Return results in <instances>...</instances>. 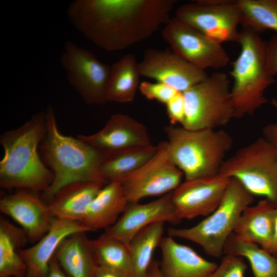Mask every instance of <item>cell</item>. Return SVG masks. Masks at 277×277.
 Listing matches in <instances>:
<instances>
[{
  "instance_id": "6da1fadb",
  "label": "cell",
  "mask_w": 277,
  "mask_h": 277,
  "mask_svg": "<svg viewBox=\"0 0 277 277\" xmlns=\"http://www.w3.org/2000/svg\"><path fill=\"white\" fill-rule=\"evenodd\" d=\"M174 0H75L67 9L73 26L109 52L126 49L153 35L170 18Z\"/></svg>"
},
{
  "instance_id": "7a4b0ae2",
  "label": "cell",
  "mask_w": 277,
  "mask_h": 277,
  "mask_svg": "<svg viewBox=\"0 0 277 277\" xmlns=\"http://www.w3.org/2000/svg\"><path fill=\"white\" fill-rule=\"evenodd\" d=\"M45 113L46 130L39 149L53 179L43 192L44 201L48 202L60 189L72 183L92 182L105 185L100 168L105 155L78 136L62 134L52 106Z\"/></svg>"
},
{
  "instance_id": "3957f363",
  "label": "cell",
  "mask_w": 277,
  "mask_h": 277,
  "mask_svg": "<svg viewBox=\"0 0 277 277\" xmlns=\"http://www.w3.org/2000/svg\"><path fill=\"white\" fill-rule=\"evenodd\" d=\"M46 130L45 113L39 112L1 135L4 152L0 161L1 188L43 192L50 186L53 175L38 152Z\"/></svg>"
},
{
  "instance_id": "277c9868",
  "label": "cell",
  "mask_w": 277,
  "mask_h": 277,
  "mask_svg": "<svg viewBox=\"0 0 277 277\" xmlns=\"http://www.w3.org/2000/svg\"><path fill=\"white\" fill-rule=\"evenodd\" d=\"M164 131L171 158L185 180L218 174L233 144L231 135L220 129L189 130L170 125Z\"/></svg>"
},
{
  "instance_id": "5b68a950",
  "label": "cell",
  "mask_w": 277,
  "mask_h": 277,
  "mask_svg": "<svg viewBox=\"0 0 277 277\" xmlns=\"http://www.w3.org/2000/svg\"><path fill=\"white\" fill-rule=\"evenodd\" d=\"M238 43L240 53L230 71L233 80L230 94L237 118L253 114L267 103L265 91L274 82L267 68L266 42L259 34L243 27Z\"/></svg>"
},
{
  "instance_id": "8992f818",
  "label": "cell",
  "mask_w": 277,
  "mask_h": 277,
  "mask_svg": "<svg viewBox=\"0 0 277 277\" xmlns=\"http://www.w3.org/2000/svg\"><path fill=\"white\" fill-rule=\"evenodd\" d=\"M254 197L238 181L230 179L220 204L211 213L191 227L169 228L168 234L197 244L207 254L219 258L243 212L253 202Z\"/></svg>"
},
{
  "instance_id": "52a82bcc",
  "label": "cell",
  "mask_w": 277,
  "mask_h": 277,
  "mask_svg": "<svg viewBox=\"0 0 277 277\" xmlns=\"http://www.w3.org/2000/svg\"><path fill=\"white\" fill-rule=\"evenodd\" d=\"M277 206V152L263 136L225 160L219 173Z\"/></svg>"
},
{
  "instance_id": "ba28073f",
  "label": "cell",
  "mask_w": 277,
  "mask_h": 277,
  "mask_svg": "<svg viewBox=\"0 0 277 277\" xmlns=\"http://www.w3.org/2000/svg\"><path fill=\"white\" fill-rule=\"evenodd\" d=\"M230 89L227 74L217 72L183 92L185 116L181 126L201 130L228 124L235 118Z\"/></svg>"
},
{
  "instance_id": "9c48e42d",
  "label": "cell",
  "mask_w": 277,
  "mask_h": 277,
  "mask_svg": "<svg viewBox=\"0 0 277 277\" xmlns=\"http://www.w3.org/2000/svg\"><path fill=\"white\" fill-rule=\"evenodd\" d=\"M174 17L218 43H238L241 18L236 1H195L177 7Z\"/></svg>"
},
{
  "instance_id": "30bf717a",
  "label": "cell",
  "mask_w": 277,
  "mask_h": 277,
  "mask_svg": "<svg viewBox=\"0 0 277 277\" xmlns=\"http://www.w3.org/2000/svg\"><path fill=\"white\" fill-rule=\"evenodd\" d=\"M182 172L170 155L166 141L157 144L155 154L120 182L129 203L145 197L162 196L173 191L182 183Z\"/></svg>"
},
{
  "instance_id": "8fae6325",
  "label": "cell",
  "mask_w": 277,
  "mask_h": 277,
  "mask_svg": "<svg viewBox=\"0 0 277 277\" xmlns=\"http://www.w3.org/2000/svg\"><path fill=\"white\" fill-rule=\"evenodd\" d=\"M60 62L70 85L85 103L101 105L107 102L106 90L111 66L72 41L65 44Z\"/></svg>"
},
{
  "instance_id": "7c38bea8",
  "label": "cell",
  "mask_w": 277,
  "mask_h": 277,
  "mask_svg": "<svg viewBox=\"0 0 277 277\" xmlns=\"http://www.w3.org/2000/svg\"><path fill=\"white\" fill-rule=\"evenodd\" d=\"M162 36L171 51L202 70L222 68L230 62V57L222 44L174 16L164 25Z\"/></svg>"
},
{
  "instance_id": "4fadbf2b",
  "label": "cell",
  "mask_w": 277,
  "mask_h": 277,
  "mask_svg": "<svg viewBox=\"0 0 277 277\" xmlns=\"http://www.w3.org/2000/svg\"><path fill=\"white\" fill-rule=\"evenodd\" d=\"M141 76L168 85L184 92L203 81L208 75L171 50L147 49L138 63Z\"/></svg>"
},
{
  "instance_id": "5bb4252c",
  "label": "cell",
  "mask_w": 277,
  "mask_h": 277,
  "mask_svg": "<svg viewBox=\"0 0 277 277\" xmlns=\"http://www.w3.org/2000/svg\"><path fill=\"white\" fill-rule=\"evenodd\" d=\"M230 179L218 174L185 180L171 193L180 220L206 216L211 213L220 204Z\"/></svg>"
},
{
  "instance_id": "9a60e30c",
  "label": "cell",
  "mask_w": 277,
  "mask_h": 277,
  "mask_svg": "<svg viewBox=\"0 0 277 277\" xmlns=\"http://www.w3.org/2000/svg\"><path fill=\"white\" fill-rule=\"evenodd\" d=\"M171 193L144 204L129 203L117 221L104 234L129 245L140 231L153 223H179L181 220L173 206Z\"/></svg>"
},
{
  "instance_id": "2e32d148",
  "label": "cell",
  "mask_w": 277,
  "mask_h": 277,
  "mask_svg": "<svg viewBox=\"0 0 277 277\" xmlns=\"http://www.w3.org/2000/svg\"><path fill=\"white\" fill-rule=\"evenodd\" d=\"M0 210L15 221L29 240L35 242L47 233L55 218L42 198L27 190L3 196Z\"/></svg>"
},
{
  "instance_id": "e0dca14e",
  "label": "cell",
  "mask_w": 277,
  "mask_h": 277,
  "mask_svg": "<svg viewBox=\"0 0 277 277\" xmlns=\"http://www.w3.org/2000/svg\"><path fill=\"white\" fill-rule=\"evenodd\" d=\"M78 136L105 155L152 144L146 126L122 113L112 115L97 132Z\"/></svg>"
},
{
  "instance_id": "ac0fdd59",
  "label": "cell",
  "mask_w": 277,
  "mask_h": 277,
  "mask_svg": "<svg viewBox=\"0 0 277 277\" xmlns=\"http://www.w3.org/2000/svg\"><path fill=\"white\" fill-rule=\"evenodd\" d=\"M90 231L83 223L55 218L42 238L33 246L21 250L27 273L34 277H45L50 263L62 243L72 234Z\"/></svg>"
},
{
  "instance_id": "d6986e66",
  "label": "cell",
  "mask_w": 277,
  "mask_h": 277,
  "mask_svg": "<svg viewBox=\"0 0 277 277\" xmlns=\"http://www.w3.org/2000/svg\"><path fill=\"white\" fill-rule=\"evenodd\" d=\"M160 247L159 267L163 277H209L217 266L169 235L163 238Z\"/></svg>"
},
{
  "instance_id": "ffe728a7",
  "label": "cell",
  "mask_w": 277,
  "mask_h": 277,
  "mask_svg": "<svg viewBox=\"0 0 277 277\" xmlns=\"http://www.w3.org/2000/svg\"><path fill=\"white\" fill-rule=\"evenodd\" d=\"M104 186L92 182H76L60 189L47 203L54 217L83 223L88 209Z\"/></svg>"
},
{
  "instance_id": "44dd1931",
  "label": "cell",
  "mask_w": 277,
  "mask_h": 277,
  "mask_svg": "<svg viewBox=\"0 0 277 277\" xmlns=\"http://www.w3.org/2000/svg\"><path fill=\"white\" fill-rule=\"evenodd\" d=\"M129 203L120 182L108 183L90 204L83 223L91 231L108 228L117 221Z\"/></svg>"
},
{
  "instance_id": "7402d4cb",
  "label": "cell",
  "mask_w": 277,
  "mask_h": 277,
  "mask_svg": "<svg viewBox=\"0 0 277 277\" xmlns=\"http://www.w3.org/2000/svg\"><path fill=\"white\" fill-rule=\"evenodd\" d=\"M276 206L267 199L249 206L243 212L233 233L269 251Z\"/></svg>"
},
{
  "instance_id": "603a6c76",
  "label": "cell",
  "mask_w": 277,
  "mask_h": 277,
  "mask_svg": "<svg viewBox=\"0 0 277 277\" xmlns=\"http://www.w3.org/2000/svg\"><path fill=\"white\" fill-rule=\"evenodd\" d=\"M87 232L66 239L54 257L69 277H93L97 264L89 243Z\"/></svg>"
},
{
  "instance_id": "cb8c5ba5",
  "label": "cell",
  "mask_w": 277,
  "mask_h": 277,
  "mask_svg": "<svg viewBox=\"0 0 277 277\" xmlns=\"http://www.w3.org/2000/svg\"><path fill=\"white\" fill-rule=\"evenodd\" d=\"M28 240L22 228L1 216L0 277L20 276L27 273L20 251Z\"/></svg>"
},
{
  "instance_id": "d4e9b609",
  "label": "cell",
  "mask_w": 277,
  "mask_h": 277,
  "mask_svg": "<svg viewBox=\"0 0 277 277\" xmlns=\"http://www.w3.org/2000/svg\"><path fill=\"white\" fill-rule=\"evenodd\" d=\"M140 76L134 55L125 54L114 63L106 87L107 102L127 103L133 101L139 87Z\"/></svg>"
},
{
  "instance_id": "484cf974",
  "label": "cell",
  "mask_w": 277,
  "mask_h": 277,
  "mask_svg": "<svg viewBox=\"0 0 277 277\" xmlns=\"http://www.w3.org/2000/svg\"><path fill=\"white\" fill-rule=\"evenodd\" d=\"M157 150V145L154 146L152 144L105 155L100 168V175L104 183L120 182L149 160Z\"/></svg>"
},
{
  "instance_id": "4316f807",
  "label": "cell",
  "mask_w": 277,
  "mask_h": 277,
  "mask_svg": "<svg viewBox=\"0 0 277 277\" xmlns=\"http://www.w3.org/2000/svg\"><path fill=\"white\" fill-rule=\"evenodd\" d=\"M165 223H153L140 231L129 244L131 276L146 277L152 263L153 255L164 238Z\"/></svg>"
},
{
  "instance_id": "83f0119b",
  "label": "cell",
  "mask_w": 277,
  "mask_h": 277,
  "mask_svg": "<svg viewBox=\"0 0 277 277\" xmlns=\"http://www.w3.org/2000/svg\"><path fill=\"white\" fill-rule=\"evenodd\" d=\"M223 254L246 259L254 277H277V256L255 243L241 239L234 233L227 240Z\"/></svg>"
},
{
  "instance_id": "f1b7e54d",
  "label": "cell",
  "mask_w": 277,
  "mask_h": 277,
  "mask_svg": "<svg viewBox=\"0 0 277 277\" xmlns=\"http://www.w3.org/2000/svg\"><path fill=\"white\" fill-rule=\"evenodd\" d=\"M89 243L98 266L118 270L131 276L128 244L104 234L97 239H89Z\"/></svg>"
},
{
  "instance_id": "f546056e",
  "label": "cell",
  "mask_w": 277,
  "mask_h": 277,
  "mask_svg": "<svg viewBox=\"0 0 277 277\" xmlns=\"http://www.w3.org/2000/svg\"><path fill=\"white\" fill-rule=\"evenodd\" d=\"M241 25L259 33L277 32V0H238Z\"/></svg>"
},
{
  "instance_id": "4dcf8cb0",
  "label": "cell",
  "mask_w": 277,
  "mask_h": 277,
  "mask_svg": "<svg viewBox=\"0 0 277 277\" xmlns=\"http://www.w3.org/2000/svg\"><path fill=\"white\" fill-rule=\"evenodd\" d=\"M138 89L147 99L165 105L178 92L172 87L158 82L143 81L140 84Z\"/></svg>"
},
{
  "instance_id": "1f68e13d",
  "label": "cell",
  "mask_w": 277,
  "mask_h": 277,
  "mask_svg": "<svg viewBox=\"0 0 277 277\" xmlns=\"http://www.w3.org/2000/svg\"><path fill=\"white\" fill-rule=\"evenodd\" d=\"M247 268L242 258L225 254L209 277H245Z\"/></svg>"
},
{
  "instance_id": "d6a6232c",
  "label": "cell",
  "mask_w": 277,
  "mask_h": 277,
  "mask_svg": "<svg viewBox=\"0 0 277 277\" xmlns=\"http://www.w3.org/2000/svg\"><path fill=\"white\" fill-rule=\"evenodd\" d=\"M166 113L171 125L182 124L185 116L183 93L177 92L166 104Z\"/></svg>"
},
{
  "instance_id": "836d02e7",
  "label": "cell",
  "mask_w": 277,
  "mask_h": 277,
  "mask_svg": "<svg viewBox=\"0 0 277 277\" xmlns=\"http://www.w3.org/2000/svg\"><path fill=\"white\" fill-rule=\"evenodd\" d=\"M267 68L273 77L277 74V35H273L266 42Z\"/></svg>"
},
{
  "instance_id": "e575fe53",
  "label": "cell",
  "mask_w": 277,
  "mask_h": 277,
  "mask_svg": "<svg viewBox=\"0 0 277 277\" xmlns=\"http://www.w3.org/2000/svg\"><path fill=\"white\" fill-rule=\"evenodd\" d=\"M272 104L277 110V100L273 98ZM263 133V137L273 146L277 152V122L265 126Z\"/></svg>"
},
{
  "instance_id": "d590c367",
  "label": "cell",
  "mask_w": 277,
  "mask_h": 277,
  "mask_svg": "<svg viewBox=\"0 0 277 277\" xmlns=\"http://www.w3.org/2000/svg\"><path fill=\"white\" fill-rule=\"evenodd\" d=\"M93 277H131L130 275L114 269L97 266Z\"/></svg>"
},
{
  "instance_id": "8d00e7d4",
  "label": "cell",
  "mask_w": 277,
  "mask_h": 277,
  "mask_svg": "<svg viewBox=\"0 0 277 277\" xmlns=\"http://www.w3.org/2000/svg\"><path fill=\"white\" fill-rule=\"evenodd\" d=\"M45 277H69L54 257L52 259Z\"/></svg>"
},
{
  "instance_id": "74e56055",
  "label": "cell",
  "mask_w": 277,
  "mask_h": 277,
  "mask_svg": "<svg viewBox=\"0 0 277 277\" xmlns=\"http://www.w3.org/2000/svg\"><path fill=\"white\" fill-rule=\"evenodd\" d=\"M269 252L277 256V206L274 219L271 244Z\"/></svg>"
},
{
  "instance_id": "f35d334b",
  "label": "cell",
  "mask_w": 277,
  "mask_h": 277,
  "mask_svg": "<svg viewBox=\"0 0 277 277\" xmlns=\"http://www.w3.org/2000/svg\"><path fill=\"white\" fill-rule=\"evenodd\" d=\"M146 277H163L159 267V264L155 260L152 261Z\"/></svg>"
},
{
  "instance_id": "ab89813d",
  "label": "cell",
  "mask_w": 277,
  "mask_h": 277,
  "mask_svg": "<svg viewBox=\"0 0 277 277\" xmlns=\"http://www.w3.org/2000/svg\"><path fill=\"white\" fill-rule=\"evenodd\" d=\"M15 277H34L33 276L31 275V274L27 273L26 274L23 275V276H15Z\"/></svg>"
}]
</instances>
